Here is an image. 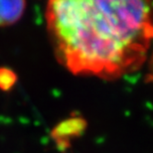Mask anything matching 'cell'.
<instances>
[{
	"label": "cell",
	"instance_id": "1",
	"mask_svg": "<svg viewBox=\"0 0 153 153\" xmlns=\"http://www.w3.org/2000/svg\"><path fill=\"white\" fill-rule=\"evenodd\" d=\"M47 19L58 54L75 74L111 78L132 71L153 42V2L51 1Z\"/></svg>",
	"mask_w": 153,
	"mask_h": 153
},
{
	"label": "cell",
	"instance_id": "2",
	"mask_svg": "<svg viewBox=\"0 0 153 153\" xmlns=\"http://www.w3.org/2000/svg\"><path fill=\"white\" fill-rule=\"evenodd\" d=\"M24 9V1H0V26L16 22L22 16Z\"/></svg>",
	"mask_w": 153,
	"mask_h": 153
},
{
	"label": "cell",
	"instance_id": "3",
	"mask_svg": "<svg viewBox=\"0 0 153 153\" xmlns=\"http://www.w3.org/2000/svg\"><path fill=\"white\" fill-rule=\"evenodd\" d=\"M16 76L8 69H0V88L8 90L15 84Z\"/></svg>",
	"mask_w": 153,
	"mask_h": 153
},
{
	"label": "cell",
	"instance_id": "4",
	"mask_svg": "<svg viewBox=\"0 0 153 153\" xmlns=\"http://www.w3.org/2000/svg\"><path fill=\"white\" fill-rule=\"evenodd\" d=\"M150 78L153 81V55H152V59H151V65H150Z\"/></svg>",
	"mask_w": 153,
	"mask_h": 153
}]
</instances>
